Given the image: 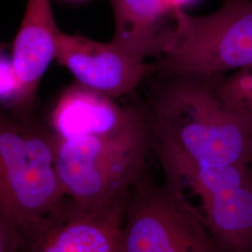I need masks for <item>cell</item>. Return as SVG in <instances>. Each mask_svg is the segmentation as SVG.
Here are the masks:
<instances>
[{"instance_id":"obj_1","label":"cell","mask_w":252,"mask_h":252,"mask_svg":"<svg viewBox=\"0 0 252 252\" xmlns=\"http://www.w3.org/2000/svg\"><path fill=\"white\" fill-rule=\"evenodd\" d=\"M223 76H170L147 112L152 138L196 162L251 165L252 118L221 87Z\"/></svg>"},{"instance_id":"obj_2","label":"cell","mask_w":252,"mask_h":252,"mask_svg":"<svg viewBox=\"0 0 252 252\" xmlns=\"http://www.w3.org/2000/svg\"><path fill=\"white\" fill-rule=\"evenodd\" d=\"M57 136L36 113L0 105V215L36 241L69 214L56 171Z\"/></svg>"},{"instance_id":"obj_3","label":"cell","mask_w":252,"mask_h":252,"mask_svg":"<svg viewBox=\"0 0 252 252\" xmlns=\"http://www.w3.org/2000/svg\"><path fill=\"white\" fill-rule=\"evenodd\" d=\"M152 150L147 117L116 135L58 138L55 165L69 215H97L126 198Z\"/></svg>"},{"instance_id":"obj_4","label":"cell","mask_w":252,"mask_h":252,"mask_svg":"<svg viewBox=\"0 0 252 252\" xmlns=\"http://www.w3.org/2000/svg\"><path fill=\"white\" fill-rule=\"evenodd\" d=\"M156 71L167 76H223L252 66V0H225L207 15L172 12Z\"/></svg>"},{"instance_id":"obj_5","label":"cell","mask_w":252,"mask_h":252,"mask_svg":"<svg viewBox=\"0 0 252 252\" xmlns=\"http://www.w3.org/2000/svg\"><path fill=\"white\" fill-rule=\"evenodd\" d=\"M182 181L165 173L158 184L144 176L128 192L122 252H222Z\"/></svg>"},{"instance_id":"obj_6","label":"cell","mask_w":252,"mask_h":252,"mask_svg":"<svg viewBox=\"0 0 252 252\" xmlns=\"http://www.w3.org/2000/svg\"><path fill=\"white\" fill-rule=\"evenodd\" d=\"M55 60L77 83L113 99L130 94L156 72L155 63L127 54L112 39L101 42L61 29L56 36Z\"/></svg>"},{"instance_id":"obj_7","label":"cell","mask_w":252,"mask_h":252,"mask_svg":"<svg viewBox=\"0 0 252 252\" xmlns=\"http://www.w3.org/2000/svg\"><path fill=\"white\" fill-rule=\"evenodd\" d=\"M57 26L51 0H27L14 38L11 61L20 82V98L13 109L35 113L37 91L49 65L55 60Z\"/></svg>"},{"instance_id":"obj_8","label":"cell","mask_w":252,"mask_h":252,"mask_svg":"<svg viewBox=\"0 0 252 252\" xmlns=\"http://www.w3.org/2000/svg\"><path fill=\"white\" fill-rule=\"evenodd\" d=\"M146 115L115 99L75 82L63 91L52 111L49 125L58 138L116 135Z\"/></svg>"},{"instance_id":"obj_9","label":"cell","mask_w":252,"mask_h":252,"mask_svg":"<svg viewBox=\"0 0 252 252\" xmlns=\"http://www.w3.org/2000/svg\"><path fill=\"white\" fill-rule=\"evenodd\" d=\"M201 200V213L222 252H252V168Z\"/></svg>"},{"instance_id":"obj_10","label":"cell","mask_w":252,"mask_h":252,"mask_svg":"<svg viewBox=\"0 0 252 252\" xmlns=\"http://www.w3.org/2000/svg\"><path fill=\"white\" fill-rule=\"evenodd\" d=\"M126 199L97 215H68L24 252H122Z\"/></svg>"},{"instance_id":"obj_11","label":"cell","mask_w":252,"mask_h":252,"mask_svg":"<svg viewBox=\"0 0 252 252\" xmlns=\"http://www.w3.org/2000/svg\"><path fill=\"white\" fill-rule=\"evenodd\" d=\"M111 3L115 25L112 40L135 58H158L169 27L163 25V19L171 14L162 0H111Z\"/></svg>"},{"instance_id":"obj_12","label":"cell","mask_w":252,"mask_h":252,"mask_svg":"<svg viewBox=\"0 0 252 252\" xmlns=\"http://www.w3.org/2000/svg\"><path fill=\"white\" fill-rule=\"evenodd\" d=\"M221 87L252 118V66L239 69L229 78L222 77Z\"/></svg>"},{"instance_id":"obj_13","label":"cell","mask_w":252,"mask_h":252,"mask_svg":"<svg viewBox=\"0 0 252 252\" xmlns=\"http://www.w3.org/2000/svg\"><path fill=\"white\" fill-rule=\"evenodd\" d=\"M20 92V82L11 58L0 55V105L16 108Z\"/></svg>"},{"instance_id":"obj_14","label":"cell","mask_w":252,"mask_h":252,"mask_svg":"<svg viewBox=\"0 0 252 252\" xmlns=\"http://www.w3.org/2000/svg\"><path fill=\"white\" fill-rule=\"evenodd\" d=\"M26 244L16 229L0 215V252H24Z\"/></svg>"},{"instance_id":"obj_15","label":"cell","mask_w":252,"mask_h":252,"mask_svg":"<svg viewBox=\"0 0 252 252\" xmlns=\"http://www.w3.org/2000/svg\"><path fill=\"white\" fill-rule=\"evenodd\" d=\"M195 0H162L165 9L171 14L175 9H183L184 7L190 5Z\"/></svg>"},{"instance_id":"obj_16","label":"cell","mask_w":252,"mask_h":252,"mask_svg":"<svg viewBox=\"0 0 252 252\" xmlns=\"http://www.w3.org/2000/svg\"><path fill=\"white\" fill-rule=\"evenodd\" d=\"M251 166H252V163H251Z\"/></svg>"},{"instance_id":"obj_17","label":"cell","mask_w":252,"mask_h":252,"mask_svg":"<svg viewBox=\"0 0 252 252\" xmlns=\"http://www.w3.org/2000/svg\"><path fill=\"white\" fill-rule=\"evenodd\" d=\"M0 51H1V47H0Z\"/></svg>"}]
</instances>
